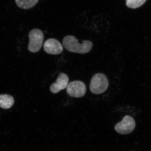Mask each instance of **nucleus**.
Returning <instances> with one entry per match:
<instances>
[{
  "label": "nucleus",
  "mask_w": 151,
  "mask_h": 151,
  "mask_svg": "<svg viewBox=\"0 0 151 151\" xmlns=\"http://www.w3.org/2000/svg\"><path fill=\"white\" fill-rule=\"evenodd\" d=\"M63 44L68 51L80 54H85L89 52L93 46V44L90 41H83L82 43H79L78 40L71 35H68L64 37Z\"/></svg>",
  "instance_id": "obj_1"
},
{
  "label": "nucleus",
  "mask_w": 151,
  "mask_h": 151,
  "mask_svg": "<svg viewBox=\"0 0 151 151\" xmlns=\"http://www.w3.org/2000/svg\"><path fill=\"white\" fill-rule=\"evenodd\" d=\"M109 82L107 76L103 73L94 74L89 85L90 91L93 94H99L105 92L108 89Z\"/></svg>",
  "instance_id": "obj_2"
},
{
  "label": "nucleus",
  "mask_w": 151,
  "mask_h": 151,
  "mask_svg": "<svg viewBox=\"0 0 151 151\" xmlns=\"http://www.w3.org/2000/svg\"><path fill=\"white\" fill-rule=\"evenodd\" d=\"M29 43L28 48L31 52L39 51L42 46L44 40L43 32L40 29H35L32 30L29 34Z\"/></svg>",
  "instance_id": "obj_3"
},
{
  "label": "nucleus",
  "mask_w": 151,
  "mask_h": 151,
  "mask_svg": "<svg viewBox=\"0 0 151 151\" xmlns=\"http://www.w3.org/2000/svg\"><path fill=\"white\" fill-rule=\"evenodd\" d=\"M135 126L136 123L134 119L131 116H126L122 121L115 126V129L121 134H127L134 131Z\"/></svg>",
  "instance_id": "obj_4"
},
{
  "label": "nucleus",
  "mask_w": 151,
  "mask_h": 151,
  "mask_svg": "<svg viewBox=\"0 0 151 151\" xmlns=\"http://www.w3.org/2000/svg\"><path fill=\"white\" fill-rule=\"evenodd\" d=\"M67 94L73 97H83L86 92V86L84 82L80 81H71L66 87Z\"/></svg>",
  "instance_id": "obj_5"
},
{
  "label": "nucleus",
  "mask_w": 151,
  "mask_h": 151,
  "mask_svg": "<svg viewBox=\"0 0 151 151\" xmlns=\"http://www.w3.org/2000/svg\"><path fill=\"white\" fill-rule=\"evenodd\" d=\"M44 50L46 53L52 55L60 54L63 50L61 44L55 39L50 38L47 40L44 43Z\"/></svg>",
  "instance_id": "obj_6"
},
{
  "label": "nucleus",
  "mask_w": 151,
  "mask_h": 151,
  "mask_svg": "<svg viewBox=\"0 0 151 151\" xmlns=\"http://www.w3.org/2000/svg\"><path fill=\"white\" fill-rule=\"evenodd\" d=\"M56 82L51 84L50 91L53 94H56L60 90L65 89L68 84L69 78L65 73H61L56 79Z\"/></svg>",
  "instance_id": "obj_7"
},
{
  "label": "nucleus",
  "mask_w": 151,
  "mask_h": 151,
  "mask_svg": "<svg viewBox=\"0 0 151 151\" xmlns=\"http://www.w3.org/2000/svg\"><path fill=\"white\" fill-rule=\"evenodd\" d=\"M14 100L13 97L9 94H0V108L8 109L13 105Z\"/></svg>",
  "instance_id": "obj_8"
},
{
  "label": "nucleus",
  "mask_w": 151,
  "mask_h": 151,
  "mask_svg": "<svg viewBox=\"0 0 151 151\" xmlns=\"http://www.w3.org/2000/svg\"><path fill=\"white\" fill-rule=\"evenodd\" d=\"M17 6L20 8L29 9L37 4L39 0H15Z\"/></svg>",
  "instance_id": "obj_9"
},
{
  "label": "nucleus",
  "mask_w": 151,
  "mask_h": 151,
  "mask_svg": "<svg viewBox=\"0 0 151 151\" xmlns=\"http://www.w3.org/2000/svg\"><path fill=\"white\" fill-rule=\"evenodd\" d=\"M147 0H126V4L129 8L136 9L145 4Z\"/></svg>",
  "instance_id": "obj_10"
}]
</instances>
